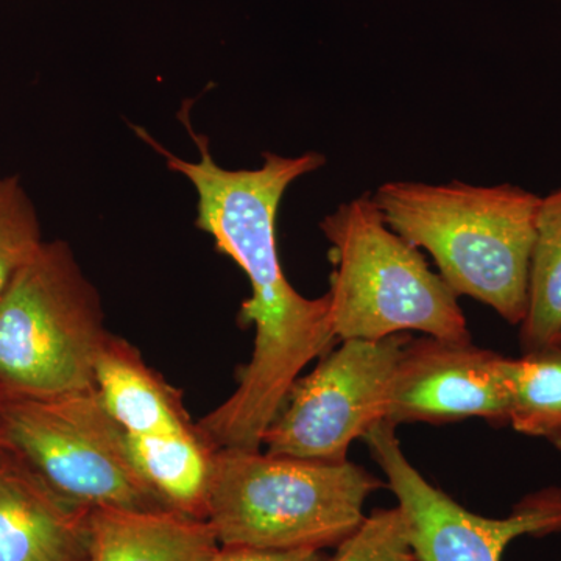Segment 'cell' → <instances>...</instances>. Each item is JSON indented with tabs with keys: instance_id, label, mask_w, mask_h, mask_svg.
<instances>
[{
	"instance_id": "obj_1",
	"label": "cell",
	"mask_w": 561,
	"mask_h": 561,
	"mask_svg": "<svg viewBox=\"0 0 561 561\" xmlns=\"http://www.w3.org/2000/svg\"><path fill=\"white\" fill-rule=\"evenodd\" d=\"M181 121L197 146L198 160H181L139 128L136 131L164 154L171 171L190 180L197 194L195 225L249 278L251 294L238 320L254 327L253 353L239 373L238 387L197 426L216 448L261 449L265 431L291 386L337 341L330 297L311 300L295 290L280 267L276 243V216L284 194L291 183L323 168L327 158L319 151L300 157L265 153L261 168L231 171L217 164L209 139L192 130L184 110Z\"/></svg>"
},
{
	"instance_id": "obj_2",
	"label": "cell",
	"mask_w": 561,
	"mask_h": 561,
	"mask_svg": "<svg viewBox=\"0 0 561 561\" xmlns=\"http://www.w3.org/2000/svg\"><path fill=\"white\" fill-rule=\"evenodd\" d=\"M371 197L391 230L434 257L457 297L474 298L522 327L540 195L515 184L389 181Z\"/></svg>"
},
{
	"instance_id": "obj_3",
	"label": "cell",
	"mask_w": 561,
	"mask_h": 561,
	"mask_svg": "<svg viewBox=\"0 0 561 561\" xmlns=\"http://www.w3.org/2000/svg\"><path fill=\"white\" fill-rule=\"evenodd\" d=\"M381 479L342 463L217 448L208 522L225 546L272 551L337 548L365 522L364 505Z\"/></svg>"
},
{
	"instance_id": "obj_4",
	"label": "cell",
	"mask_w": 561,
	"mask_h": 561,
	"mask_svg": "<svg viewBox=\"0 0 561 561\" xmlns=\"http://www.w3.org/2000/svg\"><path fill=\"white\" fill-rule=\"evenodd\" d=\"M320 228L334 264L328 297L337 341H381L408 331L471 341L459 297L391 230L371 194L343 203Z\"/></svg>"
},
{
	"instance_id": "obj_5",
	"label": "cell",
	"mask_w": 561,
	"mask_h": 561,
	"mask_svg": "<svg viewBox=\"0 0 561 561\" xmlns=\"http://www.w3.org/2000/svg\"><path fill=\"white\" fill-rule=\"evenodd\" d=\"M110 331L102 298L68 242H44L0 298V398L95 389Z\"/></svg>"
},
{
	"instance_id": "obj_6",
	"label": "cell",
	"mask_w": 561,
	"mask_h": 561,
	"mask_svg": "<svg viewBox=\"0 0 561 561\" xmlns=\"http://www.w3.org/2000/svg\"><path fill=\"white\" fill-rule=\"evenodd\" d=\"M7 448L70 501L91 508H168L140 478L127 432L98 390L0 398Z\"/></svg>"
},
{
	"instance_id": "obj_7",
	"label": "cell",
	"mask_w": 561,
	"mask_h": 561,
	"mask_svg": "<svg viewBox=\"0 0 561 561\" xmlns=\"http://www.w3.org/2000/svg\"><path fill=\"white\" fill-rule=\"evenodd\" d=\"M405 332L381 341H343L295 381L262 438L265 453L342 463L351 443L386 419ZM261 448V449H262Z\"/></svg>"
},
{
	"instance_id": "obj_8",
	"label": "cell",
	"mask_w": 561,
	"mask_h": 561,
	"mask_svg": "<svg viewBox=\"0 0 561 561\" xmlns=\"http://www.w3.org/2000/svg\"><path fill=\"white\" fill-rule=\"evenodd\" d=\"M364 440L397 496L419 561H501L516 538L561 534V486L523 497L505 518H486L421 476L402 451L393 424L381 421Z\"/></svg>"
},
{
	"instance_id": "obj_9",
	"label": "cell",
	"mask_w": 561,
	"mask_h": 561,
	"mask_svg": "<svg viewBox=\"0 0 561 561\" xmlns=\"http://www.w3.org/2000/svg\"><path fill=\"white\" fill-rule=\"evenodd\" d=\"M505 357L470 342L412 339L402 350L387 398V423L448 424L482 419L508 424Z\"/></svg>"
},
{
	"instance_id": "obj_10",
	"label": "cell",
	"mask_w": 561,
	"mask_h": 561,
	"mask_svg": "<svg viewBox=\"0 0 561 561\" xmlns=\"http://www.w3.org/2000/svg\"><path fill=\"white\" fill-rule=\"evenodd\" d=\"M90 516L10 448L0 453V561H88Z\"/></svg>"
},
{
	"instance_id": "obj_11",
	"label": "cell",
	"mask_w": 561,
	"mask_h": 561,
	"mask_svg": "<svg viewBox=\"0 0 561 561\" xmlns=\"http://www.w3.org/2000/svg\"><path fill=\"white\" fill-rule=\"evenodd\" d=\"M95 390L128 435L171 434L195 424L183 391L153 370L127 339L111 332L95 360Z\"/></svg>"
},
{
	"instance_id": "obj_12",
	"label": "cell",
	"mask_w": 561,
	"mask_h": 561,
	"mask_svg": "<svg viewBox=\"0 0 561 561\" xmlns=\"http://www.w3.org/2000/svg\"><path fill=\"white\" fill-rule=\"evenodd\" d=\"M208 519L171 508H94L88 561H205L219 548Z\"/></svg>"
},
{
	"instance_id": "obj_13",
	"label": "cell",
	"mask_w": 561,
	"mask_h": 561,
	"mask_svg": "<svg viewBox=\"0 0 561 561\" xmlns=\"http://www.w3.org/2000/svg\"><path fill=\"white\" fill-rule=\"evenodd\" d=\"M128 453L158 500L192 518L208 519L210 479L217 448L197 423L161 435H128Z\"/></svg>"
},
{
	"instance_id": "obj_14",
	"label": "cell",
	"mask_w": 561,
	"mask_h": 561,
	"mask_svg": "<svg viewBox=\"0 0 561 561\" xmlns=\"http://www.w3.org/2000/svg\"><path fill=\"white\" fill-rule=\"evenodd\" d=\"M504 375L508 424L561 451V346L527 351L518 359L505 357Z\"/></svg>"
},
{
	"instance_id": "obj_15",
	"label": "cell",
	"mask_w": 561,
	"mask_h": 561,
	"mask_svg": "<svg viewBox=\"0 0 561 561\" xmlns=\"http://www.w3.org/2000/svg\"><path fill=\"white\" fill-rule=\"evenodd\" d=\"M561 332V187L541 197L531 251L524 353L556 343Z\"/></svg>"
},
{
	"instance_id": "obj_16",
	"label": "cell",
	"mask_w": 561,
	"mask_h": 561,
	"mask_svg": "<svg viewBox=\"0 0 561 561\" xmlns=\"http://www.w3.org/2000/svg\"><path fill=\"white\" fill-rule=\"evenodd\" d=\"M39 217L20 176L0 179V298L38 253L43 243Z\"/></svg>"
},
{
	"instance_id": "obj_17",
	"label": "cell",
	"mask_w": 561,
	"mask_h": 561,
	"mask_svg": "<svg viewBox=\"0 0 561 561\" xmlns=\"http://www.w3.org/2000/svg\"><path fill=\"white\" fill-rule=\"evenodd\" d=\"M324 561H419L400 507L378 508Z\"/></svg>"
},
{
	"instance_id": "obj_18",
	"label": "cell",
	"mask_w": 561,
	"mask_h": 561,
	"mask_svg": "<svg viewBox=\"0 0 561 561\" xmlns=\"http://www.w3.org/2000/svg\"><path fill=\"white\" fill-rule=\"evenodd\" d=\"M323 551L298 549V551H272V549L250 548V546L220 545L205 561H324Z\"/></svg>"
},
{
	"instance_id": "obj_19",
	"label": "cell",
	"mask_w": 561,
	"mask_h": 561,
	"mask_svg": "<svg viewBox=\"0 0 561 561\" xmlns=\"http://www.w3.org/2000/svg\"><path fill=\"white\" fill-rule=\"evenodd\" d=\"M7 448L5 442V426H3L2 408H0V453Z\"/></svg>"
},
{
	"instance_id": "obj_20",
	"label": "cell",
	"mask_w": 561,
	"mask_h": 561,
	"mask_svg": "<svg viewBox=\"0 0 561 561\" xmlns=\"http://www.w3.org/2000/svg\"><path fill=\"white\" fill-rule=\"evenodd\" d=\"M553 345H559V346H561V332H560L559 337H557L556 343H553Z\"/></svg>"
}]
</instances>
